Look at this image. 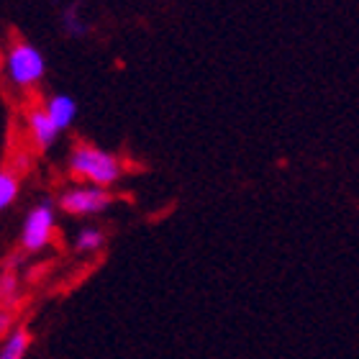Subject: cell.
Listing matches in <instances>:
<instances>
[{"label":"cell","instance_id":"1","mask_svg":"<svg viewBox=\"0 0 359 359\" xmlns=\"http://www.w3.org/2000/svg\"><path fill=\"white\" fill-rule=\"evenodd\" d=\"M69 172L80 180H88L90 185L97 187H111L118 182L123 175L118 157H113L111 151L97 149L93 144H80L69 154Z\"/></svg>","mask_w":359,"mask_h":359},{"label":"cell","instance_id":"2","mask_svg":"<svg viewBox=\"0 0 359 359\" xmlns=\"http://www.w3.org/2000/svg\"><path fill=\"white\" fill-rule=\"evenodd\" d=\"M6 69L13 85H18V88H31V85H36L39 80L44 77L46 60L34 44H29V41H15V44L11 46V52H8Z\"/></svg>","mask_w":359,"mask_h":359},{"label":"cell","instance_id":"3","mask_svg":"<svg viewBox=\"0 0 359 359\" xmlns=\"http://www.w3.org/2000/svg\"><path fill=\"white\" fill-rule=\"evenodd\" d=\"M111 193L108 187H97V185H77L65 190L60 198V208L72 213V216H95V213H103V210L111 208Z\"/></svg>","mask_w":359,"mask_h":359},{"label":"cell","instance_id":"4","mask_svg":"<svg viewBox=\"0 0 359 359\" xmlns=\"http://www.w3.org/2000/svg\"><path fill=\"white\" fill-rule=\"evenodd\" d=\"M54 205L49 201H41L39 205L29 210V216L23 221L21 229V247L26 252H39L49 244L54 233Z\"/></svg>","mask_w":359,"mask_h":359},{"label":"cell","instance_id":"5","mask_svg":"<svg viewBox=\"0 0 359 359\" xmlns=\"http://www.w3.org/2000/svg\"><path fill=\"white\" fill-rule=\"evenodd\" d=\"M29 128H31V136H34V144H36L39 149H49L57 142V136H60V128L54 126V121L46 116V111H31Z\"/></svg>","mask_w":359,"mask_h":359},{"label":"cell","instance_id":"6","mask_svg":"<svg viewBox=\"0 0 359 359\" xmlns=\"http://www.w3.org/2000/svg\"><path fill=\"white\" fill-rule=\"evenodd\" d=\"M44 111H46V116L54 121V126L60 128V131H65V128H69L72 121H75L77 103L69 95H52Z\"/></svg>","mask_w":359,"mask_h":359},{"label":"cell","instance_id":"7","mask_svg":"<svg viewBox=\"0 0 359 359\" xmlns=\"http://www.w3.org/2000/svg\"><path fill=\"white\" fill-rule=\"evenodd\" d=\"M29 344H31L29 331L26 329L13 331V334L6 339V344L0 346V359H23L26 352H29Z\"/></svg>","mask_w":359,"mask_h":359},{"label":"cell","instance_id":"8","mask_svg":"<svg viewBox=\"0 0 359 359\" xmlns=\"http://www.w3.org/2000/svg\"><path fill=\"white\" fill-rule=\"evenodd\" d=\"M103 244H105V233L100 231V229H95V226L80 229V233H77V239H75L77 252H97Z\"/></svg>","mask_w":359,"mask_h":359},{"label":"cell","instance_id":"9","mask_svg":"<svg viewBox=\"0 0 359 359\" xmlns=\"http://www.w3.org/2000/svg\"><path fill=\"white\" fill-rule=\"evenodd\" d=\"M62 26H65V31H67L69 36H85V34H88V23H85L83 15H80V3H72V6L65 8Z\"/></svg>","mask_w":359,"mask_h":359},{"label":"cell","instance_id":"10","mask_svg":"<svg viewBox=\"0 0 359 359\" xmlns=\"http://www.w3.org/2000/svg\"><path fill=\"white\" fill-rule=\"evenodd\" d=\"M18 190H21L18 177L6 172V170H0V210H6L13 205L15 198H18Z\"/></svg>","mask_w":359,"mask_h":359},{"label":"cell","instance_id":"11","mask_svg":"<svg viewBox=\"0 0 359 359\" xmlns=\"http://www.w3.org/2000/svg\"><path fill=\"white\" fill-rule=\"evenodd\" d=\"M0 295L3 298H13L15 295V277L13 275H6L0 280Z\"/></svg>","mask_w":359,"mask_h":359},{"label":"cell","instance_id":"12","mask_svg":"<svg viewBox=\"0 0 359 359\" xmlns=\"http://www.w3.org/2000/svg\"><path fill=\"white\" fill-rule=\"evenodd\" d=\"M8 321H11V318H8V313H0V331H6Z\"/></svg>","mask_w":359,"mask_h":359}]
</instances>
